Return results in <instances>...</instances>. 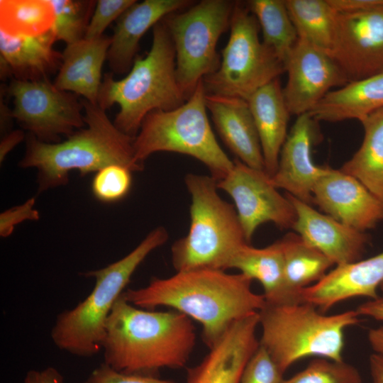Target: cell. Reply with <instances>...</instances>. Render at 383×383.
Segmentation results:
<instances>
[{"instance_id": "cell-14", "label": "cell", "mask_w": 383, "mask_h": 383, "mask_svg": "<svg viewBox=\"0 0 383 383\" xmlns=\"http://www.w3.org/2000/svg\"><path fill=\"white\" fill-rule=\"evenodd\" d=\"M284 67L283 95L290 114L296 116L309 113L332 89L349 82L329 54L299 38Z\"/></svg>"}, {"instance_id": "cell-6", "label": "cell", "mask_w": 383, "mask_h": 383, "mask_svg": "<svg viewBox=\"0 0 383 383\" xmlns=\"http://www.w3.org/2000/svg\"><path fill=\"white\" fill-rule=\"evenodd\" d=\"M258 315L260 345L283 373L307 357L343 360L345 331L360 322L355 310L325 315L307 302L265 301Z\"/></svg>"}, {"instance_id": "cell-20", "label": "cell", "mask_w": 383, "mask_h": 383, "mask_svg": "<svg viewBox=\"0 0 383 383\" xmlns=\"http://www.w3.org/2000/svg\"><path fill=\"white\" fill-rule=\"evenodd\" d=\"M188 0L136 1L117 19L111 37L107 60L112 73L129 72L136 58L143 35L167 16L187 9Z\"/></svg>"}, {"instance_id": "cell-21", "label": "cell", "mask_w": 383, "mask_h": 383, "mask_svg": "<svg viewBox=\"0 0 383 383\" xmlns=\"http://www.w3.org/2000/svg\"><path fill=\"white\" fill-rule=\"evenodd\" d=\"M206 105L223 142L240 161L265 171L258 133L248 101L206 94Z\"/></svg>"}, {"instance_id": "cell-1", "label": "cell", "mask_w": 383, "mask_h": 383, "mask_svg": "<svg viewBox=\"0 0 383 383\" xmlns=\"http://www.w3.org/2000/svg\"><path fill=\"white\" fill-rule=\"evenodd\" d=\"M252 281L241 273L199 268L176 272L167 278L153 277L144 287L126 289L123 296L138 308L167 306L197 321L203 341L210 348L235 321L265 305L264 295L252 290Z\"/></svg>"}, {"instance_id": "cell-35", "label": "cell", "mask_w": 383, "mask_h": 383, "mask_svg": "<svg viewBox=\"0 0 383 383\" xmlns=\"http://www.w3.org/2000/svg\"><path fill=\"white\" fill-rule=\"evenodd\" d=\"M284 374L262 345L247 362L240 383H281Z\"/></svg>"}, {"instance_id": "cell-30", "label": "cell", "mask_w": 383, "mask_h": 383, "mask_svg": "<svg viewBox=\"0 0 383 383\" xmlns=\"http://www.w3.org/2000/svg\"><path fill=\"white\" fill-rule=\"evenodd\" d=\"M51 0H1L0 31L15 37H36L52 30Z\"/></svg>"}, {"instance_id": "cell-33", "label": "cell", "mask_w": 383, "mask_h": 383, "mask_svg": "<svg viewBox=\"0 0 383 383\" xmlns=\"http://www.w3.org/2000/svg\"><path fill=\"white\" fill-rule=\"evenodd\" d=\"M281 383H362L358 370L344 360L317 357L308 366Z\"/></svg>"}, {"instance_id": "cell-15", "label": "cell", "mask_w": 383, "mask_h": 383, "mask_svg": "<svg viewBox=\"0 0 383 383\" xmlns=\"http://www.w3.org/2000/svg\"><path fill=\"white\" fill-rule=\"evenodd\" d=\"M313 201L326 214L361 232L383 221V204L340 169L327 167L313 189Z\"/></svg>"}, {"instance_id": "cell-7", "label": "cell", "mask_w": 383, "mask_h": 383, "mask_svg": "<svg viewBox=\"0 0 383 383\" xmlns=\"http://www.w3.org/2000/svg\"><path fill=\"white\" fill-rule=\"evenodd\" d=\"M184 182L191 196L190 224L188 233L172 245V266L176 272L226 270L235 253L248 243L235 206L219 196L211 175L189 173Z\"/></svg>"}, {"instance_id": "cell-4", "label": "cell", "mask_w": 383, "mask_h": 383, "mask_svg": "<svg viewBox=\"0 0 383 383\" xmlns=\"http://www.w3.org/2000/svg\"><path fill=\"white\" fill-rule=\"evenodd\" d=\"M187 100L177 77L173 42L161 20L152 27L150 50L145 57L135 58L124 78L115 80L111 72L105 74L97 104L104 110L118 104L120 109L113 122L134 139L150 112L172 110Z\"/></svg>"}, {"instance_id": "cell-43", "label": "cell", "mask_w": 383, "mask_h": 383, "mask_svg": "<svg viewBox=\"0 0 383 383\" xmlns=\"http://www.w3.org/2000/svg\"><path fill=\"white\" fill-rule=\"evenodd\" d=\"M367 340L375 353L383 355V326L370 328Z\"/></svg>"}, {"instance_id": "cell-23", "label": "cell", "mask_w": 383, "mask_h": 383, "mask_svg": "<svg viewBox=\"0 0 383 383\" xmlns=\"http://www.w3.org/2000/svg\"><path fill=\"white\" fill-rule=\"evenodd\" d=\"M111 40L110 36L103 35L98 38H84L67 45L53 82L55 87L97 104L102 82L101 69L107 59Z\"/></svg>"}, {"instance_id": "cell-34", "label": "cell", "mask_w": 383, "mask_h": 383, "mask_svg": "<svg viewBox=\"0 0 383 383\" xmlns=\"http://www.w3.org/2000/svg\"><path fill=\"white\" fill-rule=\"evenodd\" d=\"M133 172L121 165H108L96 172L91 182L94 196L104 203L123 199L132 185Z\"/></svg>"}, {"instance_id": "cell-27", "label": "cell", "mask_w": 383, "mask_h": 383, "mask_svg": "<svg viewBox=\"0 0 383 383\" xmlns=\"http://www.w3.org/2000/svg\"><path fill=\"white\" fill-rule=\"evenodd\" d=\"M279 242L287 291L294 301L303 302L300 292L321 280L334 264L296 233H289Z\"/></svg>"}, {"instance_id": "cell-44", "label": "cell", "mask_w": 383, "mask_h": 383, "mask_svg": "<svg viewBox=\"0 0 383 383\" xmlns=\"http://www.w3.org/2000/svg\"><path fill=\"white\" fill-rule=\"evenodd\" d=\"M13 118L11 110H9L6 105L1 101V129L4 131L9 124V121Z\"/></svg>"}, {"instance_id": "cell-32", "label": "cell", "mask_w": 383, "mask_h": 383, "mask_svg": "<svg viewBox=\"0 0 383 383\" xmlns=\"http://www.w3.org/2000/svg\"><path fill=\"white\" fill-rule=\"evenodd\" d=\"M55 13L52 30L67 45L84 38L96 1L51 0Z\"/></svg>"}, {"instance_id": "cell-17", "label": "cell", "mask_w": 383, "mask_h": 383, "mask_svg": "<svg viewBox=\"0 0 383 383\" xmlns=\"http://www.w3.org/2000/svg\"><path fill=\"white\" fill-rule=\"evenodd\" d=\"M258 313L235 321L196 365L185 383H240L243 370L260 345Z\"/></svg>"}, {"instance_id": "cell-45", "label": "cell", "mask_w": 383, "mask_h": 383, "mask_svg": "<svg viewBox=\"0 0 383 383\" xmlns=\"http://www.w3.org/2000/svg\"><path fill=\"white\" fill-rule=\"evenodd\" d=\"M379 289H380V290L382 291V292L383 294V283L381 284Z\"/></svg>"}, {"instance_id": "cell-28", "label": "cell", "mask_w": 383, "mask_h": 383, "mask_svg": "<svg viewBox=\"0 0 383 383\" xmlns=\"http://www.w3.org/2000/svg\"><path fill=\"white\" fill-rule=\"evenodd\" d=\"M362 144L340 170L360 181L383 204V109L360 121Z\"/></svg>"}, {"instance_id": "cell-38", "label": "cell", "mask_w": 383, "mask_h": 383, "mask_svg": "<svg viewBox=\"0 0 383 383\" xmlns=\"http://www.w3.org/2000/svg\"><path fill=\"white\" fill-rule=\"evenodd\" d=\"M35 202L34 197L30 198L23 204L7 209L0 214L1 237L9 236L13 233L14 227L24 221L39 219V212L34 208Z\"/></svg>"}, {"instance_id": "cell-8", "label": "cell", "mask_w": 383, "mask_h": 383, "mask_svg": "<svg viewBox=\"0 0 383 383\" xmlns=\"http://www.w3.org/2000/svg\"><path fill=\"white\" fill-rule=\"evenodd\" d=\"M203 79L181 106L170 111L155 110L144 118L133 140L135 161H144L157 152H172L203 163L217 182L233 166L219 145L209 123Z\"/></svg>"}, {"instance_id": "cell-40", "label": "cell", "mask_w": 383, "mask_h": 383, "mask_svg": "<svg viewBox=\"0 0 383 383\" xmlns=\"http://www.w3.org/2000/svg\"><path fill=\"white\" fill-rule=\"evenodd\" d=\"M355 311L360 316H367L383 322V294L360 304Z\"/></svg>"}, {"instance_id": "cell-22", "label": "cell", "mask_w": 383, "mask_h": 383, "mask_svg": "<svg viewBox=\"0 0 383 383\" xmlns=\"http://www.w3.org/2000/svg\"><path fill=\"white\" fill-rule=\"evenodd\" d=\"M52 30L36 37H15L0 31L1 78L38 80L58 71L62 53L53 48Z\"/></svg>"}, {"instance_id": "cell-36", "label": "cell", "mask_w": 383, "mask_h": 383, "mask_svg": "<svg viewBox=\"0 0 383 383\" xmlns=\"http://www.w3.org/2000/svg\"><path fill=\"white\" fill-rule=\"evenodd\" d=\"M135 1V0L96 1L84 38L91 40L102 36L109 24L118 19Z\"/></svg>"}, {"instance_id": "cell-2", "label": "cell", "mask_w": 383, "mask_h": 383, "mask_svg": "<svg viewBox=\"0 0 383 383\" xmlns=\"http://www.w3.org/2000/svg\"><path fill=\"white\" fill-rule=\"evenodd\" d=\"M196 343L195 327L186 315L130 304L123 294L106 323L104 362L128 374L157 377L162 368L180 369Z\"/></svg>"}, {"instance_id": "cell-9", "label": "cell", "mask_w": 383, "mask_h": 383, "mask_svg": "<svg viewBox=\"0 0 383 383\" xmlns=\"http://www.w3.org/2000/svg\"><path fill=\"white\" fill-rule=\"evenodd\" d=\"M230 28L218 69L203 79L204 90L206 94L248 101L285 72L284 64L260 40L258 23L246 3L235 1Z\"/></svg>"}, {"instance_id": "cell-41", "label": "cell", "mask_w": 383, "mask_h": 383, "mask_svg": "<svg viewBox=\"0 0 383 383\" xmlns=\"http://www.w3.org/2000/svg\"><path fill=\"white\" fill-rule=\"evenodd\" d=\"M26 135L21 130L10 132L1 139L0 144V161L2 162L6 155L20 142L26 138Z\"/></svg>"}, {"instance_id": "cell-42", "label": "cell", "mask_w": 383, "mask_h": 383, "mask_svg": "<svg viewBox=\"0 0 383 383\" xmlns=\"http://www.w3.org/2000/svg\"><path fill=\"white\" fill-rule=\"evenodd\" d=\"M369 365L372 383H383V355L372 354L369 358Z\"/></svg>"}, {"instance_id": "cell-39", "label": "cell", "mask_w": 383, "mask_h": 383, "mask_svg": "<svg viewBox=\"0 0 383 383\" xmlns=\"http://www.w3.org/2000/svg\"><path fill=\"white\" fill-rule=\"evenodd\" d=\"M23 383H65V379L55 367H47L40 370H29Z\"/></svg>"}, {"instance_id": "cell-24", "label": "cell", "mask_w": 383, "mask_h": 383, "mask_svg": "<svg viewBox=\"0 0 383 383\" xmlns=\"http://www.w3.org/2000/svg\"><path fill=\"white\" fill-rule=\"evenodd\" d=\"M248 103L260 141L265 172L271 177L276 172L280 151L289 133L287 128L291 115L279 79L257 90Z\"/></svg>"}, {"instance_id": "cell-11", "label": "cell", "mask_w": 383, "mask_h": 383, "mask_svg": "<svg viewBox=\"0 0 383 383\" xmlns=\"http://www.w3.org/2000/svg\"><path fill=\"white\" fill-rule=\"evenodd\" d=\"M7 94L13 100L12 118L42 142L60 143L61 136L86 126L79 96L58 89L48 78L11 79Z\"/></svg>"}, {"instance_id": "cell-19", "label": "cell", "mask_w": 383, "mask_h": 383, "mask_svg": "<svg viewBox=\"0 0 383 383\" xmlns=\"http://www.w3.org/2000/svg\"><path fill=\"white\" fill-rule=\"evenodd\" d=\"M383 283V252L357 262L338 265L321 280L300 292L303 302L326 312L337 304L355 297L374 299Z\"/></svg>"}, {"instance_id": "cell-13", "label": "cell", "mask_w": 383, "mask_h": 383, "mask_svg": "<svg viewBox=\"0 0 383 383\" xmlns=\"http://www.w3.org/2000/svg\"><path fill=\"white\" fill-rule=\"evenodd\" d=\"M329 55L349 82L383 72V4L338 11Z\"/></svg>"}, {"instance_id": "cell-26", "label": "cell", "mask_w": 383, "mask_h": 383, "mask_svg": "<svg viewBox=\"0 0 383 383\" xmlns=\"http://www.w3.org/2000/svg\"><path fill=\"white\" fill-rule=\"evenodd\" d=\"M237 269L263 287L267 303H296L289 295L285 285L284 262L279 240L257 248L247 243L242 246L228 264V269Z\"/></svg>"}, {"instance_id": "cell-18", "label": "cell", "mask_w": 383, "mask_h": 383, "mask_svg": "<svg viewBox=\"0 0 383 383\" xmlns=\"http://www.w3.org/2000/svg\"><path fill=\"white\" fill-rule=\"evenodd\" d=\"M286 195L296 212L292 229L296 234L327 256L335 266L362 260L370 243L365 232L345 226L318 212L311 204Z\"/></svg>"}, {"instance_id": "cell-3", "label": "cell", "mask_w": 383, "mask_h": 383, "mask_svg": "<svg viewBox=\"0 0 383 383\" xmlns=\"http://www.w3.org/2000/svg\"><path fill=\"white\" fill-rule=\"evenodd\" d=\"M81 100L86 127L65 140L48 143L30 133L26 135L25 154L18 165L21 168L37 170L39 193L66 185L70 172L74 170L84 175L114 164L132 172L144 168L135 160L134 139L120 131L98 104Z\"/></svg>"}, {"instance_id": "cell-31", "label": "cell", "mask_w": 383, "mask_h": 383, "mask_svg": "<svg viewBox=\"0 0 383 383\" xmlns=\"http://www.w3.org/2000/svg\"><path fill=\"white\" fill-rule=\"evenodd\" d=\"M262 33V43L284 62L298 40L284 0H251L246 3Z\"/></svg>"}, {"instance_id": "cell-37", "label": "cell", "mask_w": 383, "mask_h": 383, "mask_svg": "<svg viewBox=\"0 0 383 383\" xmlns=\"http://www.w3.org/2000/svg\"><path fill=\"white\" fill-rule=\"evenodd\" d=\"M82 383H176L157 377L118 372L103 362Z\"/></svg>"}, {"instance_id": "cell-12", "label": "cell", "mask_w": 383, "mask_h": 383, "mask_svg": "<svg viewBox=\"0 0 383 383\" xmlns=\"http://www.w3.org/2000/svg\"><path fill=\"white\" fill-rule=\"evenodd\" d=\"M217 187L233 199L245 239L250 243L257 228L272 222L280 228H292L296 212L263 170L252 168L238 159Z\"/></svg>"}, {"instance_id": "cell-16", "label": "cell", "mask_w": 383, "mask_h": 383, "mask_svg": "<svg viewBox=\"0 0 383 383\" xmlns=\"http://www.w3.org/2000/svg\"><path fill=\"white\" fill-rule=\"evenodd\" d=\"M309 113L297 116L280 151L277 169L270 177L279 189L309 204L313 189L328 167L316 165L311 150L318 138L317 123Z\"/></svg>"}, {"instance_id": "cell-10", "label": "cell", "mask_w": 383, "mask_h": 383, "mask_svg": "<svg viewBox=\"0 0 383 383\" xmlns=\"http://www.w3.org/2000/svg\"><path fill=\"white\" fill-rule=\"evenodd\" d=\"M234 4L228 0H203L162 19L173 42L177 77L187 99L199 82L220 66L216 45L230 27Z\"/></svg>"}, {"instance_id": "cell-5", "label": "cell", "mask_w": 383, "mask_h": 383, "mask_svg": "<svg viewBox=\"0 0 383 383\" xmlns=\"http://www.w3.org/2000/svg\"><path fill=\"white\" fill-rule=\"evenodd\" d=\"M169 238L167 231L158 226L123 258L81 274L95 279L90 294L74 307L60 312L50 332L57 348L81 357H90L102 351L107 318L125 291L138 267L154 250Z\"/></svg>"}, {"instance_id": "cell-25", "label": "cell", "mask_w": 383, "mask_h": 383, "mask_svg": "<svg viewBox=\"0 0 383 383\" xmlns=\"http://www.w3.org/2000/svg\"><path fill=\"white\" fill-rule=\"evenodd\" d=\"M383 109V72L329 91L309 113L316 121L362 119Z\"/></svg>"}, {"instance_id": "cell-29", "label": "cell", "mask_w": 383, "mask_h": 383, "mask_svg": "<svg viewBox=\"0 0 383 383\" xmlns=\"http://www.w3.org/2000/svg\"><path fill=\"white\" fill-rule=\"evenodd\" d=\"M298 38L330 54L338 11L328 0H284Z\"/></svg>"}]
</instances>
